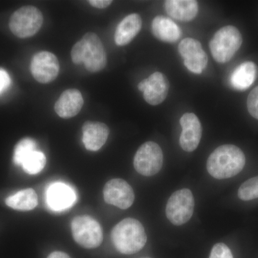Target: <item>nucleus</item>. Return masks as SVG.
Returning <instances> with one entry per match:
<instances>
[{"label": "nucleus", "mask_w": 258, "mask_h": 258, "mask_svg": "<svg viewBox=\"0 0 258 258\" xmlns=\"http://www.w3.org/2000/svg\"><path fill=\"white\" fill-rule=\"evenodd\" d=\"M245 156L235 145L220 146L210 154L207 162L209 174L217 179L233 177L243 169Z\"/></svg>", "instance_id": "obj_1"}, {"label": "nucleus", "mask_w": 258, "mask_h": 258, "mask_svg": "<svg viewBox=\"0 0 258 258\" xmlns=\"http://www.w3.org/2000/svg\"><path fill=\"white\" fill-rule=\"evenodd\" d=\"M71 58L75 64L84 63L89 72L102 71L107 64V55L101 39L94 32H87L71 50Z\"/></svg>", "instance_id": "obj_2"}, {"label": "nucleus", "mask_w": 258, "mask_h": 258, "mask_svg": "<svg viewBox=\"0 0 258 258\" xmlns=\"http://www.w3.org/2000/svg\"><path fill=\"white\" fill-rule=\"evenodd\" d=\"M111 240L115 248L120 253L132 254L144 248L147 236L144 226L139 220L125 218L113 227Z\"/></svg>", "instance_id": "obj_3"}, {"label": "nucleus", "mask_w": 258, "mask_h": 258, "mask_svg": "<svg viewBox=\"0 0 258 258\" xmlns=\"http://www.w3.org/2000/svg\"><path fill=\"white\" fill-rule=\"evenodd\" d=\"M242 43L238 29L227 25L218 30L210 42L212 57L220 63L228 62L235 55Z\"/></svg>", "instance_id": "obj_4"}, {"label": "nucleus", "mask_w": 258, "mask_h": 258, "mask_svg": "<svg viewBox=\"0 0 258 258\" xmlns=\"http://www.w3.org/2000/svg\"><path fill=\"white\" fill-rule=\"evenodd\" d=\"M43 15L33 6H25L15 11L10 20L11 32L20 38H28L35 35L41 28Z\"/></svg>", "instance_id": "obj_5"}, {"label": "nucleus", "mask_w": 258, "mask_h": 258, "mask_svg": "<svg viewBox=\"0 0 258 258\" xmlns=\"http://www.w3.org/2000/svg\"><path fill=\"white\" fill-rule=\"evenodd\" d=\"M71 230L74 240L84 248H96L103 242L101 225L88 215L75 217L71 223Z\"/></svg>", "instance_id": "obj_6"}, {"label": "nucleus", "mask_w": 258, "mask_h": 258, "mask_svg": "<svg viewBox=\"0 0 258 258\" xmlns=\"http://www.w3.org/2000/svg\"><path fill=\"white\" fill-rule=\"evenodd\" d=\"M195 200L191 190L181 189L172 194L168 200L166 215L168 220L176 226L184 225L192 217Z\"/></svg>", "instance_id": "obj_7"}, {"label": "nucleus", "mask_w": 258, "mask_h": 258, "mask_svg": "<svg viewBox=\"0 0 258 258\" xmlns=\"http://www.w3.org/2000/svg\"><path fill=\"white\" fill-rule=\"evenodd\" d=\"M163 152L155 142H147L141 146L134 159V166L139 174L152 176L161 170L163 164Z\"/></svg>", "instance_id": "obj_8"}, {"label": "nucleus", "mask_w": 258, "mask_h": 258, "mask_svg": "<svg viewBox=\"0 0 258 258\" xmlns=\"http://www.w3.org/2000/svg\"><path fill=\"white\" fill-rule=\"evenodd\" d=\"M31 73L34 79L41 83H48L56 79L60 71L57 57L52 52L42 51L32 57Z\"/></svg>", "instance_id": "obj_9"}, {"label": "nucleus", "mask_w": 258, "mask_h": 258, "mask_svg": "<svg viewBox=\"0 0 258 258\" xmlns=\"http://www.w3.org/2000/svg\"><path fill=\"white\" fill-rule=\"evenodd\" d=\"M103 198L107 204L126 210L133 205L135 195L132 186L125 180L113 179L105 184Z\"/></svg>", "instance_id": "obj_10"}, {"label": "nucleus", "mask_w": 258, "mask_h": 258, "mask_svg": "<svg viewBox=\"0 0 258 258\" xmlns=\"http://www.w3.org/2000/svg\"><path fill=\"white\" fill-rule=\"evenodd\" d=\"M179 52L186 69L195 74H201L208 64V56L201 43L193 38H185L179 45Z\"/></svg>", "instance_id": "obj_11"}, {"label": "nucleus", "mask_w": 258, "mask_h": 258, "mask_svg": "<svg viewBox=\"0 0 258 258\" xmlns=\"http://www.w3.org/2000/svg\"><path fill=\"white\" fill-rule=\"evenodd\" d=\"M139 91L144 93V98L149 104L157 106L167 97L169 83L164 74L155 72L139 83Z\"/></svg>", "instance_id": "obj_12"}, {"label": "nucleus", "mask_w": 258, "mask_h": 258, "mask_svg": "<svg viewBox=\"0 0 258 258\" xmlns=\"http://www.w3.org/2000/svg\"><path fill=\"white\" fill-rule=\"evenodd\" d=\"M182 128L179 138L181 147L185 152H191L198 147L202 138V125L195 113H186L180 119Z\"/></svg>", "instance_id": "obj_13"}, {"label": "nucleus", "mask_w": 258, "mask_h": 258, "mask_svg": "<svg viewBox=\"0 0 258 258\" xmlns=\"http://www.w3.org/2000/svg\"><path fill=\"white\" fill-rule=\"evenodd\" d=\"M76 201L74 189L62 182L50 185L46 191L47 206L53 211L60 212L71 208Z\"/></svg>", "instance_id": "obj_14"}, {"label": "nucleus", "mask_w": 258, "mask_h": 258, "mask_svg": "<svg viewBox=\"0 0 258 258\" xmlns=\"http://www.w3.org/2000/svg\"><path fill=\"white\" fill-rule=\"evenodd\" d=\"M83 142L88 151L97 152L105 144L109 136V128L105 123L86 121L82 127Z\"/></svg>", "instance_id": "obj_15"}, {"label": "nucleus", "mask_w": 258, "mask_h": 258, "mask_svg": "<svg viewBox=\"0 0 258 258\" xmlns=\"http://www.w3.org/2000/svg\"><path fill=\"white\" fill-rule=\"evenodd\" d=\"M84 101L77 89H68L60 95L55 104L56 113L62 118H71L79 114Z\"/></svg>", "instance_id": "obj_16"}, {"label": "nucleus", "mask_w": 258, "mask_h": 258, "mask_svg": "<svg viewBox=\"0 0 258 258\" xmlns=\"http://www.w3.org/2000/svg\"><path fill=\"white\" fill-rule=\"evenodd\" d=\"M142 27V20L138 14L125 17L117 26L114 35L115 44L118 46L128 45L138 35Z\"/></svg>", "instance_id": "obj_17"}, {"label": "nucleus", "mask_w": 258, "mask_h": 258, "mask_svg": "<svg viewBox=\"0 0 258 258\" xmlns=\"http://www.w3.org/2000/svg\"><path fill=\"white\" fill-rule=\"evenodd\" d=\"M164 5L167 14L179 21H191L198 13V3L195 0H167Z\"/></svg>", "instance_id": "obj_18"}, {"label": "nucleus", "mask_w": 258, "mask_h": 258, "mask_svg": "<svg viewBox=\"0 0 258 258\" xmlns=\"http://www.w3.org/2000/svg\"><path fill=\"white\" fill-rule=\"evenodd\" d=\"M152 32L158 40L174 43L182 35L181 29L174 21L164 16H157L152 22Z\"/></svg>", "instance_id": "obj_19"}, {"label": "nucleus", "mask_w": 258, "mask_h": 258, "mask_svg": "<svg viewBox=\"0 0 258 258\" xmlns=\"http://www.w3.org/2000/svg\"><path fill=\"white\" fill-rule=\"evenodd\" d=\"M257 74V66L254 62L250 61L244 62L232 73L230 78L231 85L235 89L244 91L254 83Z\"/></svg>", "instance_id": "obj_20"}, {"label": "nucleus", "mask_w": 258, "mask_h": 258, "mask_svg": "<svg viewBox=\"0 0 258 258\" xmlns=\"http://www.w3.org/2000/svg\"><path fill=\"white\" fill-rule=\"evenodd\" d=\"M5 203L9 208L18 211H30L36 208L38 198L35 190L29 188L8 197Z\"/></svg>", "instance_id": "obj_21"}, {"label": "nucleus", "mask_w": 258, "mask_h": 258, "mask_svg": "<svg viewBox=\"0 0 258 258\" xmlns=\"http://www.w3.org/2000/svg\"><path fill=\"white\" fill-rule=\"evenodd\" d=\"M46 164V157L40 151H35L28 156L22 164V168L27 174L35 175L41 172Z\"/></svg>", "instance_id": "obj_22"}, {"label": "nucleus", "mask_w": 258, "mask_h": 258, "mask_svg": "<svg viewBox=\"0 0 258 258\" xmlns=\"http://www.w3.org/2000/svg\"><path fill=\"white\" fill-rule=\"evenodd\" d=\"M37 150V144L35 140L30 138L22 139L15 148L13 161L16 165L21 166L25 159Z\"/></svg>", "instance_id": "obj_23"}, {"label": "nucleus", "mask_w": 258, "mask_h": 258, "mask_svg": "<svg viewBox=\"0 0 258 258\" xmlns=\"http://www.w3.org/2000/svg\"><path fill=\"white\" fill-rule=\"evenodd\" d=\"M239 198L243 201H249L258 198V176L244 181L238 189Z\"/></svg>", "instance_id": "obj_24"}, {"label": "nucleus", "mask_w": 258, "mask_h": 258, "mask_svg": "<svg viewBox=\"0 0 258 258\" xmlns=\"http://www.w3.org/2000/svg\"><path fill=\"white\" fill-rule=\"evenodd\" d=\"M247 104L249 114L258 120V86L249 93Z\"/></svg>", "instance_id": "obj_25"}, {"label": "nucleus", "mask_w": 258, "mask_h": 258, "mask_svg": "<svg viewBox=\"0 0 258 258\" xmlns=\"http://www.w3.org/2000/svg\"><path fill=\"white\" fill-rule=\"evenodd\" d=\"M209 258H234L230 248L224 243H217L212 247Z\"/></svg>", "instance_id": "obj_26"}, {"label": "nucleus", "mask_w": 258, "mask_h": 258, "mask_svg": "<svg viewBox=\"0 0 258 258\" xmlns=\"http://www.w3.org/2000/svg\"><path fill=\"white\" fill-rule=\"evenodd\" d=\"M11 80L8 73L4 70L0 69V93L9 87Z\"/></svg>", "instance_id": "obj_27"}, {"label": "nucleus", "mask_w": 258, "mask_h": 258, "mask_svg": "<svg viewBox=\"0 0 258 258\" xmlns=\"http://www.w3.org/2000/svg\"><path fill=\"white\" fill-rule=\"evenodd\" d=\"M88 3L94 8H98V9H105L110 6L113 2L111 0H91V1H88Z\"/></svg>", "instance_id": "obj_28"}, {"label": "nucleus", "mask_w": 258, "mask_h": 258, "mask_svg": "<svg viewBox=\"0 0 258 258\" xmlns=\"http://www.w3.org/2000/svg\"><path fill=\"white\" fill-rule=\"evenodd\" d=\"M47 258H71L69 254H66V252H60V251H55V252H52L49 254Z\"/></svg>", "instance_id": "obj_29"}, {"label": "nucleus", "mask_w": 258, "mask_h": 258, "mask_svg": "<svg viewBox=\"0 0 258 258\" xmlns=\"http://www.w3.org/2000/svg\"><path fill=\"white\" fill-rule=\"evenodd\" d=\"M147 258H149V257H147Z\"/></svg>", "instance_id": "obj_30"}]
</instances>
